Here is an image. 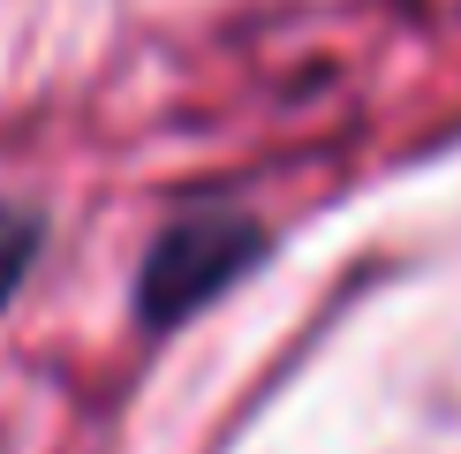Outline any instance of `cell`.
Segmentation results:
<instances>
[{
	"label": "cell",
	"mask_w": 461,
	"mask_h": 454,
	"mask_svg": "<svg viewBox=\"0 0 461 454\" xmlns=\"http://www.w3.org/2000/svg\"><path fill=\"white\" fill-rule=\"evenodd\" d=\"M258 258H265V227L249 213H235V204L182 213L144 258V318L151 326H175L197 303H212L220 288H235Z\"/></svg>",
	"instance_id": "1"
},
{
	"label": "cell",
	"mask_w": 461,
	"mask_h": 454,
	"mask_svg": "<svg viewBox=\"0 0 461 454\" xmlns=\"http://www.w3.org/2000/svg\"><path fill=\"white\" fill-rule=\"evenodd\" d=\"M38 213H23V204H0V311L15 303V288H23L31 258H38Z\"/></svg>",
	"instance_id": "2"
}]
</instances>
